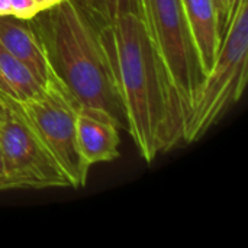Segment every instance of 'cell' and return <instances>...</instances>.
Returning a JSON list of instances; mask_svg holds the SVG:
<instances>
[{"label":"cell","instance_id":"cell-1","mask_svg":"<svg viewBox=\"0 0 248 248\" xmlns=\"http://www.w3.org/2000/svg\"><path fill=\"white\" fill-rule=\"evenodd\" d=\"M126 131L141 157L151 163L185 138L187 110L138 13H125L105 23Z\"/></svg>","mask_w":248,"mask_h":248},{"label":"cell","instance_id":"cell-2","mask_svg":"<svg viewBox=\"0 0 248 248\" xmlns=\"http://www.w3.org/2000/svg\"><path fill=\"white\" fill-rule=\"evenodd\" d=\"M35 23L54 74L81 108L106 113L126 131V116L110 52L106 17L92 0H61L39 12Z\"/></svg>","mask_w":248,"mask_h":248},{"label":"cell","instance_id":"cell-3","mask_svg":"<svg viewBox=\"0 0 248 248\" xmlns=\"http://www.w3.org/2000/svg\"><path fill=\"white\" fill-rule=\"evenodd\" d=\"M248 73V0H232L221 26V42L211 71L187 115L185 138L199 141L240 102Z\"/></svg>","mask_w":248,"mask_h":248},{"label":"cell","instance_id":"cell-4","mask_svg":"<svg viewBox=\"0 0 248 248\" xmlns=\"http://www.w3.org/2000/svg\"><path fill=\"white\" fill-rule=\"evenodd\" d=\"M13 103L55 155L70 186L83 187L90 167L84 163L77 145V115L81 106L62 81L52 71L38 94L23 102L13 100Z\"/></svg>","mask_w":248,"mask_h":248},{"label":"cell","instance_id":"cell-5","mask_svg":"<svg viewBox=\"0 0 248 248\" xmlns=\"http://www.w3.org/2000/svg\"><path fill=\"white\" fill-rule=\"evenodd\" d=\"M145 20L187 115L205 80L182 0H140ZM187 119V118H186Z\"/></svg>","mask_w":248,"mask_h":248},{"label":"cell","instance_id":"cell-6","mask_svg":"<svg viewBox=\"0 0 248 248\" xmlns=\"http://www.w3.org/2000/svg\"><path fill=\"white\" fill-rule=\"evenodd\" d=\"M6 105L0 121V155L15 189L68 187L61 164L23 118L13 100L0 92Z\"/></svg>","mask_w":248,"mask_h":248},{"label":"cell","instance_id":"cell-7","mask_svg":"<svg viewBox=\"0 0 248 248\" xmlns=\"http://www.w3.org/2000/svg\"><path fill=\"white\" fill-rule=\"evenodd\" d=\"M0 44L44 84L52 74L44 41L35 23L12 15L0 16Z\"/></svg>","mask_w":248,"mask_h":248},{"label":"cell","instance_id":"cell-8","mask_svg":"<svg viewBox=\"0 0 248 248\" xmlns=\"http://www.w3.org/2000/svg\"><path fill=\"white\" fill-rule=\"evenodd\" d=\"M77 145L89 167L96 163L112 161L119 157V126L100 110L80 108Z\"/></svg>","mask_w":248,"mask_h":248},{"label":"cell","instance_id":"cell-9","mask_svg":"<svg viewBox=\"0 0 248 248\" xmlns=\"http://www.w3.org/2000/svg\"><path fill=\"white\" fill-rule=\"evenodd\" d=\"M201 67L211 71L219 42L222 26V0H182Z\"/></svg>","mask_w":248,"mask_h":248},{"label":"cell","instance_id":"cell-10","mask_svg":"<svg viewBox=\"0 0 248 248\" xmlns=\"http://www.w3.org/2000/svg\"><path fill=\"white\" fill-rule=\"evenodd\" d=\"M44 83L0 44V92L15 102L38 94Z\"/></svg>","mask_w":248,"mask_h":248},{"label":"cell","instance_id":"cell-11","mask_svg":"<svg viewBox=\"0 0 248 248\" xmlns=\"http://www.w3.org/2000/svg\"><path fill=\"white\" fill-rule=\"evenodd\" d=\"M93 3L106 20H113L125 13L141 15L140 0H93Z\"/></svg>","mask_w":248,"mask_h":248},{"label":"cell","instance_id":"cell-12","mask_svg":"<svg viewBox=\"0 0 248 248\" xmlns=\"http://www.w3.org/2000/svg\"><path fill=\"white\" fill-rule=\"evenodd\" d=\"M39 13L35 0H10V15L19 19L31 20Z\"/></svg>","mask_w":248,"mask_h":248},{"label":"cell","instance_id":"cell-13","mask_svg":"<svg viewBox=\"0 0 248 248\" xmlns=\"http://www.w3.org/2000/svg\"><path fill=\"white\" fill-rule=\"evenodd\" d=\"M13 183L12 180L9 179V176L4 173V169H3V161H1V155H0V192H4V190H13Z\"/></svg>","mask_w":248,"mask_h":248},{"label":"cell","instance_id":"cell-14","mask_svg":"<svg viewBox=\"0 0 248 248\" xmlns=\"http://www.w3.org/2000/svg\"><path fill=\"white\" fill-rule=\"evenodd\" d=\"M35 1H36V4H38L39 12H42V10H46V9L54 7V6L58 4L61 0H35Z\"/></svg>","mask_w":248,"mask_h":248},{"label":"cell","instance_id":"cell-15","mask_svg":"<svg viewBox=\"0 0 248 248\" xmlns=\"http://www.w3.org/2000/svg\"><path fill=\"white\" fill-rule=\"evenodd\" d=\"M10 15V0H0V16Z\"/></svg>","mask_w":248,"mask_h":248},{"label":"cell","instance_id":"cell-16","mask_svg":"<svg viewBox=\"0 0 248 248\" xmlns=\"http://www.w3.org/2000/svg\"><path fill=\"white\" fill-rule=\"evenodd\" d=\"M4 112H6V105H4V102H3V99H1V96H0V121H1V118L4 116Z\"/></svg>","mask_w":248,"mask_h":248},{"label":"cell","instance_id":"cell-17","mask_svg":"<svg viewBox=\"0 0 248 248\" xmlns=\"http://www.w3.org/2000/svg\"><path fill=\"white\" fill-rule=\"evenodd\" d=\"M92 1H93V0H92Z\"/></svg>","mask_w":248,"mask_h":248}]
</instances>
